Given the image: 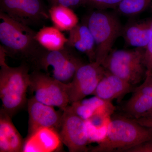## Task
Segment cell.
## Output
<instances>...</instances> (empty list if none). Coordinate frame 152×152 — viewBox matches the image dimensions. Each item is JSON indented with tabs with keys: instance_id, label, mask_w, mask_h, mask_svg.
<instances>
[{
	"instance_id": "obj_28",
	"label": "cell",
	"mask_w": 152,
	"mask_h": 152,
	"mask_svg": "<svg viewBox=\"0 0 152 152\" xmlns=\"http://www.w3.org/2000/svg\"><path fill=\"white\" fill-rule=\"evenodd\" d=\"M7 56L5 49L0 45V66L7 64L6 61V57Z\"/></svg>"
},
{
	"instance_id": "obj_26",
	"label": "cell",
	"mask_w": 152,
	"mask_h": 152,
	"mask_svg": "<svg viewBox=\"0 0 152 152\" xmlns=\"http://www.w3.org/2000/svg\"><path fill=\"white\" fill-rule=\"evenodd\" d=\"M126 152H152V139L132 147Z\"/></svg>"
},
{
	"instance_id": "obj_22",
	"label": "cell",
	"mask_w": 152,
	"mask_h": 152,
	"mask_svg": "<svg viewBox=\"0 0 152 152\" xmlns=\"http://www.w3.org/2000/svg\"><path fill=\"white\" fill-rule=\"evenodd\" d=\"M152 0H123L116 8L118 12L126 16H134L145 10Z\"/></svg>"
},
{
	"instance_id": "obj_1",
	"label": "cell",
	"mask_w": 152,
	"mask_h": 152,
	"mask_svg": "<svg viewBox=\"0 0 152 152\" xmlns=\"http://www.w3.org/2000/svg\"><path fill=\"white\" fill-rule=\"evenodd\" d=\"M152 139V129L125 115L112 116L105 137L91 148L92 152H126Z\"/></svg>"
},
{
	"instance_id": "obj_12",
	"label": "cell",
	"mask_w": 152,
	"mask_h": 152,
	"mask_svg": "<svg viewBox=\"0 0 152 152\" xmlns=\"http://www.w3.org/2000/svg\"><path fill=\"white\" fill-rule=\"evenodd\" d=\"M132 93L122 107L125 116L137 119L152 113V74L146 75L143 83Z\"/></svg>"
},
{
	"instance_id": "obj_3",
	"label": "cell",
	"mask_w": 152,
	"mask_h": 152,
	"mask_svg": "<svg viewBox=\"0 0 152 152\" xmlns=\"http://www.w3.org/2000/svg\"><path fill=\"white\" fill-rule=\"evenodd\" d=\"M28 64L22 62L18 66H1L0 98L2 108L12 118L27 105V94L30 83Z\"/></svg>"
},
{
	"instance_id": "obj_2",
	"label": "cell",
	"mask_w": 152,
	"mask_h": 152,
	"mask_svg": "<svg viewBox=\"0 0 152 152\" xmlns=\"http://www.w3.org/2000/svg\"><path fill=\"white\" fill-rule=\"evenodd\" d=\"M36 33L27 25L0 12V42L7 56L30 66L44 49L36 40Z\"/></svg>"
},
{
	"instance_id": "obj_8",
	"label": "cell",
	"mask_w": 152,
	"mask_h": 152,
	"mask_svg": "<svg viewBox=\"0 0 152 152\" xmlns=\"http://www.w3.org/2000/svg\"><path fill=\"white\" fill-rule=\"evenodd\" d=\"M106 70L96 62L83 63L78 68L73 78L67 83L70 104L93 95Z\"/></svg>"
},
{
	"instance_id": "obj_23",
	"label": "cell",
	"mask_w": 152,
	"mask_h": 152,
	"mask_svg": "<svg viewBox=\"0 0 152 152\" xmlns=\"http://www.w3.org/2000/svg\"><path fill=\"white\" fill-rule=\"evenodd\" d=\"M123 0H85V4L97 10L116 8Z\"/></svg>"
},
{
	"instance_id": "obj_17",
	"label": "cell",
	"mask_w": 152,
	"mask_h": 152,
	"mask_svg": "<svg viewBox=\"0 0 152 152\" xmlns=\"http://www.w3.org/2000/svg\"><path fill=\"white\" fill-rule=\"evenodd\" d=\"M94 96L72 103L69 105L70 108L85 121L96 115H113L115 108L112 102Z\"/></svg>"
},
{
	"instance_id": "obj_16",
	"label": "cell",
	"mask_w": 152,
	"mask_h": 152,
	"mask_svg": "<svg viewBox=\"0 0 152 152\" xmlns=\"http://www.w3.org/2000/svg\"><path fill=\"white\" fill-rule=\"evenodd\" d=\"M12 118L0 110V152H23L25 140L14 126Z\"/></svg>"
},
{
	"instance_id": "obj_6",
	"label": "cell",
	"mask_w": 152,
	"mask_h": 152,
	"mask_svg": "<svg viewBox=\"0 0 152 152\" xmlns=\"http://www.w3.org/2000/svg\"><path fill=\"white\" fill-rule=\"evenodd\" d=\"M144 51L140 48L112 50L102 66L106 70L135 86L146 76Z\"/></svg>"
},
{
	"instance_id": "obj_13",
	"label": "cell",
	"mask_w": 152,
	"mask_h": 152,
	"mask_svg": "<svg viewBox=\"0 0 152 152\" xmlns=\"http://www.w3.org/2000/svg\"><path fill=\"white\" fill-rule=\"evenodd\" d=\"M62 144L58 131L53 128H42L28 134L23 152L59 151Z\"/></svg>"
},
{
	"instance_id": "obj_21",
	"label": "cell",
	"mask_w": 152,
	"mask_h": 152,
	"mask_svg": "<svg viewBox=\"0 0 152 152\" xmlns=\"http://www.w3.org/2000/svg\"><path fill=\"white\" fill-rule=\"evenodd\" d=\"M112 116L96 115L85 121L90 143L99 142L105 137Z\"/></svg>"
},
{
	"instance_id": "obj_20",
	"label": "cell",
	"mask_w": 152,
	"mask_h": 152,
	"mask_svg": "<svg viewBox=\"0 0 152 152\" xmlns=\"http://www.w3.org/2000/svg\"><path fill=\"white\" fill-rule=\"evenodd\" d=\"M50 19L54 26L61 31H70L79 23L77 16L69 7L55 5L49 9Z\"/></svg>"
},
{
	"instance_id": "obj_19",
	"label": "cell",
	"mask_w": 152,
	"mask_h": 152,
	"mask_svg": "<svg viewBox=\"0 0 152 152\" xmlns=\"http://www.w3.org/2000/svg\"><path fill=\"white\" fill-rule=\"evenodd\" d=\"M35 39L44 49L50 51L64 48L68 40L61 31L54 26L42 28L36 33Z\"/></svg>"
},
{
	"instance_id": "obj_25",
	"label": "cell",
	"mask_w": 152,
	"mask_h": 152,
	"mask_svg": "<svg viewBox=\"0 0 152 152\" xmlns=\"http://www.w3.org/2000/svg\"><path fill=\"white\" fill-rule=\"evenodd\" d=\"M51 7L55 5H63L72 9L85 5V0H47Z\"/></svg>"
},
{
	"instance_id": "obj_7",
	"label": "cell",
	"mask_w": 152,
	"mask_h": 152,
	"mask_svg": "<svg viewBox=\"0 0 152 152\" xmlns=\"http://www.w3.org/2000/svg\"><path fill=\"white\" fill-rule=\"evenodd\" d=\"M29 91L32 97L48 105L64 111L70 105L67 84L64 83L42 71L33 70L30 73Z\"/></svg>"
},
{
	"instance_id": "obj_27",
	"label": "cell",
	"mask_w": 152,
	"mask_h": 152,
	"mask_svg": "<svg viewBox=\"0 0 152 152\" xmlns=\"http://www.w3.org/2000/svg\"><path fill=\"white\" fill-rule=\"evenodd\" d=\"M134 120L141 125L152 129V113L143 118Z\"/></svg>"
},
{
	"instance_id": "obj_15",
	"label": "cell",
	"mask_w": 152,
	"mask_h": 152,
	"mask_svg": "<svg viewBox=\"0 0 152 152\" xmlns=\"http://www.w3.org/2000/svg\"><path fill=\"white\" fill-rule=\"evenodd\" d=\"M66 46L86 55L89 62H96V48L94 38L83 22L69 31Z\"/></svg>"
},
{
	"instance_id": "obj_18",
	"label": "cell",
	"mask_w": 152,
	"mask_h": 152,
	"mask_svg": "<svg viewBox=\"0 0 152 152\" xmlns=\"http://www.w3.org/2000/svg\"><path fill=\"white\" fill-rule=\"evenodd\" d=\"M152 21L132 22L126 25L121 33L126 43L135 48L145 49L151 35Z\"/></svg>"
},
{
	"instance_id": "obj_5",
	"label": "cell",
	"mask_w": 152,
	"mask_h": 152,
	"mask_svg": "<svg viewBox=\"0 0 152 152\" xmlns=\"http://www.w3.org/2000/svg\"><path fill=\"white\" fill-rule=\"evenodd\" d=\"M73 49L67 46L58 50L44 48L33 60L30 67L62 83H69L73 78L78 68L84 63Z\"/></svg>"
},
{
	"instance_id": "obj_11",
	"label": "cell",
	"mask_w": 152,
	"mask_h": 152,
	"mask_svg": "<svg viewBox=\"0 0 152 152\" xmlns=\"http://www.w3.org/2000/svg\"><path fill=\"white\" fill-rule=\"evenodd\" d=\"M27 105L29 115L28 134L44 128L59 131L63 111L56 110L54 107L42 103L33 97L28 99Z\"/></svg>"
},
{
	"instance_id": "obj_4",
	"label": "cell",
	"mask_w": 152,
	"mask_h": 152,
	"mask_svg": "<svg viewBox=\"0 0 152 152\" xmlns=\"http://www.w3.org/2000/svg\"><path fill=\"white\" fill-rule=\"evenodd\" d=\"M83 22L88 26L94 39L96 62L102 65L112 51L115 41L121 35L123 28L120 21L114 14L97 10L88 14Z\"/></svg>"
},
{
	"instance_id": "obj_10",
	"label": "cell",
	"mask_w": 152,
	"mask_h": 152,
	"mask_svg": "<svg viewBox=\"0 0 152 152\" xmlns=\"http://www.w3.org/2000/svg\"><path fill=\"white\" fill-rule=\"evenodd\" d=\"M63 144L70 152L90 151V143L86 124L70 108L63 111L61 125L59 131Z\"/></svg>"
},
{
	"instance_id": "obj_14",
	"label": "cell",
	"mask_w": 152,
	"mask_h": 152,
	"mask_svg": "<svg viewBox=\"0 0 152 152\" xmlns=\"http://www.w3.org/2000/svg\"><path fill=\"white\" fill-rule=\"evenodd\" d=\"M136 88L106 70L93 95L109 102L115 99L121 101L126 95L132 93Z\"/></svg>"
},
{
	"instance_id": "obj_9",
	"label": "cell",
	"mask_w": 152,
	"mask_h": 152,
	"mask_svg": "<svg viewBox=\"0 0 152 152\" xmlns=\"http://www.w3.org/2000/svg\"><path fill=\"white\" fill-rule=\"evenodd\" d=\"M0 12L28 26L50 19L49 9L43 0H0Z\"/></svg>"
},
{
	"instance_id": "obj_24",
	"label": "cell",
	"mask_w": 152,
	"mask_h": 152,
	"mask_svg": "<svg viewBox=\"0 0 152 152\" xmlns=\"http://www.w3.org/2000/svg\"><path fill=\"white\" fill-rule=\"evenodd\" d=\"M144 63L147 70L146 75L152 74V33L151 38L144 54Z\"/></svg>"
}]
</instances>
